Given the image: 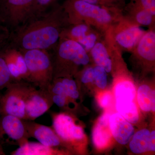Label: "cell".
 <instances>
[{"instance_id":"obj_1","label":"cell","mask_w":155,"mask_h":155,"mask_svg":"<svg viewBox=\"0 0 155 155\" xmlns=\"http://www.w3.org/2000/svg\"><path fill=\"white\" fill-rule=\"evenodd\" d=\"M70 25L62 5L31 15L10 32L3 43L19 51L33 49H51L60 40L61 34Z\"/></svg>"},{"instance_id":"obj_2","label":"cell","mask_w":155,"mask_h":155,"mask_svg":"<svg viewBox=\"0 0 155 155\" xmlns=\"http://www.w3.org/2000/svg\"><path fill=\"white\" fill-rule=\"evenodd\" d=\"M62 6L67 14L70 25L84 22L104 35L123 16L121 11L82 0H66Z\"/></svg>"},{"instance_id":"obj_3","label":"cell","mask_w":155,"mask_h":155,"mask_svg":"<svg viewBox=\"0 0 155 155\" xmlns=\"http://www.w3.org/2000/svg\"><path fill=\"white\" fill-rule=\"evenodd\" d=\"M51 54L53 79L73 77L80 67H85L90 62L89 54L77 42L68 39H60Z\"/></svg>"},{"instance_id":"obj_4","label":"cell","mask_w":155,"mask_h":155,"mask_svg":"<svg viewBox=\"0 0 155 155\" xmlns=\"http://www.w3.org/2000/svg\"><path fill=\"white\" fill-rule=\"evenodd\" d=\"M27 70L26 81L39 88L48 89L53 79L52 63L47 50L33 49L19 51Z\"/></svg>"},{"instance_id":"obj_5","label":"cell","mask_w":155,"mask_h":155,"mask_svg":"<svg viewBox=\"0 0 155 155\" xmlns=\"http://www.w3.org/2000/svg\"><path fill=\"white\" fill-rule=\"evenodd\" d=\"M50 114L52 121L51 127L68 150L72 153L81 152L86 135L73 114L67 112H52Z\"/></svg>"},{"instance_id":"obj_6","label":"cell","mask_w":155,"mask_h":155,"mask_svg":"<svg viewBox=\"0 0 155 155\" xmlns=\"http://www.w3.org/2000/svg\"><path fill=\"white\" fill-rule=\"evenodd\" d=\"M34 86L24 80L14 81L1 94L2 115H10L26 120L25 102L28 93Z\"/></svg>"},{"instance_id":"obj_7","label":"cell","mask_w":155,"mask_h":155,"mask_svg":"<svg viewBox=\"0 0 155 155\" xmlns=\"http://www.w3.org/2000/svg\"><path fill=\"white\" fill-rule=\"evenodd\" d=\"M146 31L123 15L105 35L121 51L131 52Z\"/></svg>"},{"instance_id":"obj_8","label":"cell","mask_w":155,"mask_h":155,"mask_svg":"<svg viewBox=\"0 0 155 155\" xmlns=\"http://www.w3.org/2000/svg\"><path fill=\"white\" fill-rule=\"evenodd\" d=\"M131 61L143 74L154 70L155 31L149 29L131 52Z\"/></svg>"},{"instance_id":"obj_9","label":"cell","mask_w":155,"mask_h":155,"mask_svg":"<svg viewBox=\"0 0 155 155\" xmlns=\"http://www.w3.org/2000/svg\"><path fill=\"white\" fill-rule=\"evenodd\" d=\"M35 0H6L1 6L0 17L12 29L31 15Z\"/></svg>"},{"instance_id":"obj_10","label":"cell","mask_w":155,"mask_h":155,"mask_svg":"<svg viewBox=\"0 0 155 155\" xmlns=\"http://www.w3.org/2000/svg\"><path fill=\"white\" fill-rule=\"evenodd\" d=\"M89 54L95 65L102 67L107 73L114 71L116 60L121 59V51L106 35L97 42Z\"/></svg>"},{"instance_id":"obj_11","label":"cell","mask_w":155,"mask_h":155,"mask_svg":"<svg viewBox=\"0 0 155 155\" xmlns=\"http://www.w3.org/2000/svg\"><path fill=\"white\" fill-rule=\"evenodd\" d=\"M54 104L48 90L34 86L29 91L25 102L26 120L34 121L46 113Z\"/></svg>"},{"instance_id":"obj_12","label":"cell","mask_w":155,"mask_h":155,"mask_svg":"<svg viewBox=\"0 0 155 155\" xmlns=\"http://www.w3.org/2000/svg\"><path fill=\"white\" fill-rule=\"evenodd\" d=\"M24 121L30 138L36 139L39 142L46 146L59 148L63 147L69 151L52 127L39 124L34 121L24 120Z\"/></svg>"},{"instance_id":"obj_13","label":"cell","mask_w":155,"mask_h":155,"mask_svg":"<svg viewBox=\"0 0 155 155\" xmlns=\"http://www.w3.org/2000/svg\"><path fill=\"white\" fill-rule=\"evenodd\" d=\"M1 124L4 134L16 141L19 146L25 144L30 138L24 119L12 115H2Z\"/></svg>"},{"instance_id":"obj_14","label":"cell","mask_w":155,"mask_h":155,"mask_svg":"<svg viewBox=\"0 0 155 155\" xmlns=\"http://www.w3.org/2000/svg\"><path fill=\"white\" fill-rule=\"evenodd\" d=\"M110 114L104 113L97 120L92 131V141L97 150L103 151L112 145L114 138L110 125L109 118Z\"/></svg>"},{"instance_id":"obj_15","label":"cell","mask_w":155,"mask_h":155,"mask_svg":"<svg viewBox=\"0 0 155 155\" xmlns=\"http://www.w3.org/2000/svg\"><path fill=\"white\" fill-rule=\"evenodd\" d=\"M109 125L114 139L123 145L128 143L135 132L133 125L118 113L110 114Z\"/></svg>"},{"instance_id":"obj_16","label":"cell","mask_w":155,"mask_h":155,"mask_svg":"<svg viewBox=\"0 0 155 155\" xmlns=\"http://www.w3.org/2000/svg\"><path fill=\"white\" fill-rule=\"evenodd\" d=\"M116 73L112 91L114 101L123 99L135 101L137 90L133 80L123 71L117 70Z\"/></svg>"},{"instance_id":"obj_17","label":"cell","mask_w":155,"mask_h":155,"mask_svg":"<svg viewBox=\"0 0 155 155\" xmlns=\"http://www.w3.org/2000/svg\"><path fill=\"white\" fill-rule=\"evenodd\" d=\"M123 15L140 26L155 29V16L131 2L125 5Z\"/></svg>"},{"instance_id":"obj_18","label":"cell","mask_w":155,"mask_h":155,"mask_svg":"<svg viewBox=\"0 0 155 155\" xmlns=\"http://www.w3.org/2000/svg\"><path fill=\"white\" fill-rule=\"evenodd\" d=\"M72 153L67 150L46 146L40 143L28 141L11 153L12 155H60Z\"/></svg>"},{"instance_id":"obj_19","label":"cell","mask_w":155,"mask_h":155,"mask_svg":"<svg viewBox=\"0 0 155 155\" xmlns=\"http://www.w3.org/2000/svg\"><path fill=\"white\" fill-rule=\"evenodd\" d=\"M136 99L139 107L143 112L154 113L155 90L149 84L143 83L138 87L137 90Z\"/></svg>"},{"instance_id":"obj_20","label":"cell","mask_w":155,"mask_h":155,"mask_svg":"<svg viewBox=\"0 0 155 155\" xmlns=\"http://www.w3.org/2000/svg\"><path fill=\"white\" fill-rule=\"evenodd\" d=\"M118 114L132 125L137 124L140 119L138 107L135 101L119 99L114 101Z\"/></svg>"},{"instance_id":"obj_21","label":"cell","mask_w":155,"mask_h":155,"mask_svg":"<svg viewBox=\"0 0 155 155\" xmlns=\"http://www.w3.org/2000/svg\"><path fill=\"white\" fill-rule=\"evenodd\" d=\"M150 131L147 128H142L134 132L129 142L130 151L136 154L148 152Z\"/></svg>"},{"instance_id":"obj_22","label":"cell","mask_w":155,"mask_h":155,"mask_svg":"<svg viewBox=\"0 0 155 155\" xmlns=\"http://www.w3.org/2000/svg\"><path fill=\"white\" fill-rule=\"evenodd\" d=\"M95 29L96 28L84 22L70 24L62 31L60 39H68L78 42L87 34Z\"/></svg>"},{"instance_id":"obj_23","label":"cell","mask_w":155,"mask_h":155,"mask_svg":"<svg viewBox=\"0 0 155 155\" xmlns=\"http://www.w3.org/2000/svg\"><path fill=\"white\" fill-rule=\"evenodd\" d=\"M69 100L78 106L80 98V91L77 81L73 77L60 78Z\"/></svg>"},{"instance_id":"obj_24","label":"cell","mask_w":155,"mask_h":155,"mask_svg":"<svg viewBox=\"0 0 155 155\" xmlns=\"http://www.w3.org/2000/svg\"><path fill=\"white\" fill-rule=\"evenodd\" d=\"M86 2L107 8L123 12L126 0H82Z\"/></svg>"},{"instance_id":"obj_25","label":"cell","mask_w":155,"mask_h":155,"mask_svg":"<svg viewBox=\"0 0 155 155\" xmlns=\"http://www.w3.org/2000/svg\"><path fill=\"white\" fill-rule=\"evenodd\" d=\"M74 78L78 86L81 84L87 86L88 84H94V67L86 66L82 70L78 72Z\"/></svg>"},{"instance_id":"obj_26","label":"cell","mask_w":155,"mask_h":155,"mask_svg":"<svg viewBox=\"0 0 155 155\" xmlns=\"http://www.w3.org/2000/svg\"><path fill=\"white\" fill-rule=\"evenodd\" d=\"M13 81L6 61L0 53V92Z\"/></svg>"},{"instance_id":"obj_27","label":"cell","mask_w":155,"mask_h":155,"mask_svg":"<svg viewBox=\"0 0 155 155\" xmlns=\"http://www.w3.org/2000/svg\"><path fill=\"white\" fill-rule=\"evenodd\" d=\"M96 100L99 107L104 110L109 109L114 101L112 91L102 90L97 93Z\"/></svg>"},{"instance_id":"obj_28","label":"cell","mask_w":155,"mask_h":155,"mask_svg":"<svg viewBox=\"0 0 155 155\" xmlns=\"http://www.w3.org/2000/svg\"><path fill=\"white\" fill-rule=\"evenodd\" d=\"M94 84L100 90L105 89L107 85V73L102 67L94 65Z\"/></svg>"},{"instance_id":"obj_29","label":"cell","mask_w":155,"mask_h":155,"mask_svg":"<svg viewBox=\"0 0 155 155\" xmlns=\"http://www.w3.org/2000/svg\"><path fill=\"white\" fill-rule=\"evenodd\" d=\"M57 1L58 0H35L31 15L46 11L49 8L55 5Z\"/></svg>"},{"instance_id":"obj_30","label":"cell","mask_w":155,"mask_h":155,"mask_svg":"<svg viewBox=\"0 0 155 155\" xmlns=\"http://www.w3.org/2000/svg\"><path fill=\"white\" fill-rule=\"evenodd\" d=\"M130 2L155 16V0H130Z\"/></svg>"},{"instance_id":"obj_31","label":"cell","mask_w":155,"mask_h":155,"mask_svg":"<svg viewBox=\"0 0 155 155\" xmlns=\"http://www.w3.org/2000/svg\"><path fill=\"white\" fill-rule=\"evenodd\" d=\"M1 22H0V45L8 38L10 32L8 28L2 25Z\"/></svg>"},{"instance_id":"obj_32","label":"cell","mask_w":155,"mask_h":155,"mask_svg":"<svg viewBox=\"0 0 155 155\" xmlns=\"http://www.w3.org/2000/svg\"><path fill=\"white\" fill-rule=\"evenodd\" d=\"M155 131L153 130L150 131L149 143V152H154L155 151Z\"/></svg>"},{"instance_id":"obj_33","label":"cell","mask_w":155,"mask_h":155,"mask_svg":"<svg viewBox=\"0 0 155 155\" xmlns=\"http://www.w3.org/2000/svg\"><path fill=\"white\" fill-rule=\"evenodd\" d=\"M1 93L0 92V97H1ZM2 116V107H1V101H0V140L3 138L4 136L5 135L2 128V124H1Z\"/></svg>"},{"instance_id":"obj_34","label":"cell","mask_w":155,"mask_h":155,"mask_svg":"<svg viewBox=\"0 0 155 155\" xmlns=\"http://www.w3.org/2000/svg\"><path fill=\"white\" fill-rule=\"evenodd\" d=\"M5 155V152H4L2 145L0 144V155Z\"/></svg>"},{"instance_id":"obj_35","label":"cell","mask_w":155,"mask_h":155,"mask_svg":"<svg viewBox=\"0 0 155 155\" xmlns=\"http://www.w3.org/2000/svg\"><path fill=\"white\" fill-rule=\"evenodd\" d=\"M6 0H0V6H2L3 5V4L5 3Z\"/></svg>"},{"instance_id":"obj_36","label":"cell","mask_w":155,"mask_h":155,"mask_svg":"<svg viewBox=\"0 0 155 155\" xmlns=\"http://www.w3.org/2000/svg\"><path fill=\"white\" fill-rule=\"evenodd\" d=\"M0 22H2V20H1V18H0Z\"/></svg>"}]
</instances>
